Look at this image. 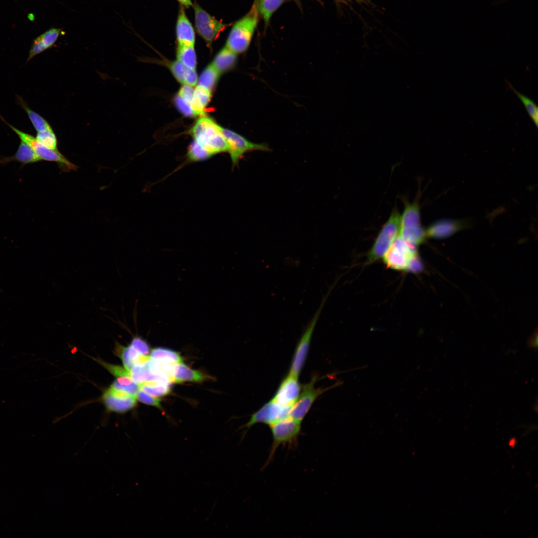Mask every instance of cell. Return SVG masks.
Returning <instances> with one entry per match:
<instances>
[{
  "instance_id": "obj_1",
  "label": "cell",
  "mask_w": 538,
  "mask_h": 538,
  "mask_svg": "<svg viewBox=\"0 0 538 538\" xmlns=\"http://www.w3.org/2000/svg\"><path fill=\"white\" fill-rule=\"evenodd\" d=\"M189 133L194 140L213 155L228 152V146L219 128V125L211 119L202 116L196 121Z\"/></svg>"
},
{
  "instance_id": "obj_2",
  "label": "cell",
  "mask_w": 538,
  "mask_h": 538,
  "mask_svg": "<svg viewBox=\"0 0 538 538\" xmlns=\"http://www.w3.org/2000/svg\"><path fill=\"white\" fill-rule=\"evenodd\" d=\"M259 10L257 0L250 11L232 26L225 46L237 54L248 48L257 26Z\"/></svg>"
},
{
  "instance_id": "obj_3",
  "label": "cell",
  "mask_w": 538,
  "mask_h": 538,
  "mask_svg": "<svg viewBox=\"0 0 538 538\" xmlns=\"http://www.w3.org/2000/svg\"><path fill=\"white\" fill-rule=\"evenodd\" d=\"M400 230V215L394 210L380 230L367 254V263L371 264L383 258L398 237Z\"/></svg>"
},
{
  "instance_id": "obj_4",
  "label": "cell",
  "mask_w": 538,
  "mask_h": 538,
  "mask_svg": "<svg viewBox=\"0 0 538 538\" xmlns=\"http://www.w3.org/2000/svg\"><path fill=\"white\" fill-rule=\"evenodd\" d=\"M0 118L13 130L21 140L25 142L32 148L41 161L44 160L56 162L59 165V168L63 171L68 172L77 169L78 166L70 162L58 149L53 150L46 147L39 142L36 137L19 130L8 123L0 115Z\"/></svg>"
},
{
  "instance_id": "obj_5",
  "label": "cell",
  "mask_w": 538,
  "mask_h": 538,
  "mask_svg": "<svg viewBox=\"0 0 538 538\" xmlns=\"http://www.w3.org/2000/svg\"><path fill=\"white\" fill-rule=\"evenodd\" d=\"M219 128L225 138L232 167L237 166L244 154L252 151H269L270 149L265 143L251 142L232 130L223 128L219 125Z\"/></svg>"
},
{
  "instance_id": "obj_6",
  "label": "cell",
  "mask_w": 538,
  "mask_h": 538,
  "mask_svg": "<svg viewBox=\"0 0 538 538\" xmlns=\"http://www.w3.org/2000/svg\"><path fill=\"white\" fill-rule=\"evenodd\" d=\"M192 6L194 12L196 30L205 41L207 46L211 47L213 41L229 25L211 15L196 1L193 3Z\"/></svg>"
},
{
  "instance_id": "obj_7",
  "label": "cell",
  "mask_w": 538,
  "mask_h": 538,
  "mask_svg": "<svg viewBox=\"0 0 538 538\" xmlns=\"http://www.w3.org/2000/svg\"><path fill=\"white\" fill-rule=\"evenodd\" d=\"M327 298V294L322 299L319 307L300 338L295 350L289 373L297 376L300 375L307 357L314 330Z\"/></svg>"
},
{
  "instance_id": "obj_8",
  "label": "cell",
  "mask_w": 538,
  "mask_h": 538,
  "mask_svg": "<svg viewBox=\"0 0 538 538\" xmlns=\"http://www.w3.org/2000/svg\"><path fill=\"white\" fill-rule=\"evenodd\" d=\"M417 254L416 246L398 237L382 258L388 267L406 271L410 261Z\"/></svg>"
},
{
  "instance_id": "obj_9",
  "label": "cell",
  "mask_w": 538,
  "mask_h": 538,
  "mask_svg": "<svg viewBox=\"0 0 538 538\" xmlns=\"http://www.w3.org/2000/svg\"><path fill=\"white\" fill-rule=\"evenodd\" d=\"M301 422L289 416L270 425L273 443L265 466L273 459L277 449L282 444L294 443L300 432Z\"/></svg>"
},
{
  "instance_id": "obj_10",
  "label": "cell",
  "mask_w": 538,
  "mask_h": 538,
  "mask_svg": "<svg viewBox=\"0 0 538 538\" xmlns=\"http://www.w3.org/2000/svg\"><path fill=\"white\" fill-rule=\"evenodd\" d=\"M291 407L282 405L271 399L252 414L244 427L250 428L257 423L270 426L289 417Z\"/></svg>"
},
{
  "instance_id": "obj_11",
  "label": "cell",
  "mask_w": 538,
  "mask_h": 538,
  "mask_svg": "<svg viewBox=\"0 0 538 538\" xmlns=\"http://www.w3.org/2000/svg\"><path fill=\"white\" fill-rule=\"evenodd\" d=\"M316 377L302 387L301 391L296 402L292 406L289 417L301 422L306 415L316 399L323 392V390L314 387Z\"/></svg>"
},
{
  "instance_id": "obj_12",
  "label": "cell",
  "mask_w": 538,
  "mask_h": 538,
  "mask_svg": "<svg viewBox=\"0 0 538 538\" xmlns=\"http://www.w3.org/2000/svg\"><path fill=\"white\" fill-rule=\"evenodd\" d=\"M102 399L108 410L118 413L132 409L137 402L136 396L111 386L104 392Z\"/></svg>"
},
{
  "instance_id": "obj_13",
  "label": "cell",
  "mask_w": 538,
  "mask_h": 538,
  "mask_svg": "<svg viewBox=\"0 0 538 538\" xmlns=\"http://www.w3.org/2000/svg\"><path fill=\"white\" fill-rule=\"evenodd\" d=\"M301 389L298 376L289 373L280 383L272 400L282 405L292 407L298 399Z\"/></svg>"
},
{
  "instance_id": "obj_14",
  "label": "cell",
  "mask_w": 538,
  "mask_h": 538,
  "mask_svg": "<svg viewBox=\"0 0 538 538\" xmlns=\"http://www.w3.org/2000/svg\"><path fill=\"white\" fill-rule=\"evenodd\" d=\"M466 221L441 220L430 225L425 230L426 237L436 239L447 238L467 226Z\"/></svg>"
},
{
  "instance_id": "obj_15",
  "label": "cell",
  "mask_w": 538,
  "mask_h": 538,
  "mask_svg": "<svg viewBox=\"0 0 538 538\" xmlns=\"http://www.w3.org/2000/svg\"><path fill=\"white\" fill-rule=\"evenodd\" d=\"M178 44L194 45L195 33L194 29L188 19L185 8L180 5L175 27Z\"/></svg>"
},
{
  "instance_id": "obj_16",
  "label": "cell",
  "mask_w": 538,
  "mask_h": 538,
  "mask_svg": "<svg viewBox=\"0 0 538 538\" xmlns=\"http://www.w3.org/2000/svg\"><path fill=\"white\" fill-rule=\"evenodd\" d=\"M207 376L201 372L192 369L182 362L174 364L170 377L171 382L182 383L185 381L200 382Z\"/></svg>"
},
{
  "instance_id": "obj_17",
  "label": "cell",
  "mask_w": 538,
  "mask_h": 538,
  "mask_svg": "<svg viewBox=\"0 0 538 538\" xmlns=\"http://www.w3.org/2000/svg\"><path fill=\"white\" fill-rule=\"evenodd\" d=\"M40 161L32 148L25 142L21 140L15 154L12 156L2 157L0 159V163L5 164L16 161L20 163L22 166H23Z\"/></svg>"
},
{
  "instance_id": "obj_18",
  "label": "cell",
  "mask_w": 538,
  "mask_h": 538,
  "mask_svg": "<svg viewBox=\"0 0 538 538\" xmlns=\"http://www.w3.org/2000/svg\"><path fill=\"white\" fill-rule=\"evenodd\" d=\"M169 68L176 79L183 85L194 87L197 83L195 69L189 68L177 60L170 62Z\"/></svg>"
},
{
  "instance_id": "obj_19",
  "label": "cell",
  "mask_w": 538,
  "mask_h": 538,
  "mask_svg": "<svg viewBox=\"0 0 538 538\" xmlns=\"http://www.w3.org/2000/svg\"><path fill=\"white\" fill-rule=\"evenodd\" d=\"M237 60V54L225 46L216 54L211 64L221 74L233 68Z\"/></svg>"
},
{
  "instance_id": "obj_20",
  "label": "cell",
  "mask_w": 538,
  "mask_h": 538,
  "mask_svg": "<svg viewBox=\"0 0 538 538\" xmlns=\"http://www.w3.org/2000/svg\"><path fill=\"white\" fill-rule=\"evenodd\" d=\"M211 96V92L201 86L197 85L194 88L190 104L197 116L205 115L204 109L210 101Z\"/></svg>"
},
{
  "instance_id": "obj_21",
  "label": "cell",
  "mask_w": 538,
  "mask_h": 538,
  "mask_svg": "<svg viewBox=\"0 0 538 538\" xmlns=\"http://www.w3.org/2000/svg\"><path fill=\"white\" fill-rule=\"evenodd\" d=\"M420 225V215L418 203L414 202L405 204L400 215V228Z\"/></svg>"
},
{
  "instance_id": "obj_22",
  "label": "cell",
  "mask_w": 538,
  "mask_h": 538,
  "mask_svg": "<svg viewBox=\"0 0 538 538\" xmlns=\"http://www.w3.org/2000/svg\"><path fill=\"white\" fill-rule=\"evenodd\" d=\"M398 237L416 247L422 244L426 238L425 230L421 225L400 228Z\"/></svg>"
},
{
  "instance_id": "obj_23",
  "label": "cell",
  "mask_w": 538,
  "mask_h": 538,
  "mask_svg": "<svg viewBox=\"0 0 538 538\" xmlns=\"http://www.w3.org/2000/svg\"><path fill=\"white\" fill-rule=\"evenodd\" d=\"M151 359L159 364H175L183 362L179 353L165 348H156L151 351Z\"/></svg>"
},
{
  "instance_id": "obj_24",
  "label": "cell",
  "mask_w": 538,
  "mask_h": 538,
  "mask_svg": "<svg viewBox=\"0 0 538 538\" xmlns=\"http://www.w3.org/2000/svg\"><path fill=\"white\" fill-rule=\"evenodd\" d=\"M176 57L178 61L186 66L196 68V56L194 45L177 44Z\"/></svg>"
},
{
  "instance_id": "obj_25",
  "label": "cell",
  "mask_w": 538,
  "mask_h": 538,
  "mask_svg": "<svg viewBox=\"0 0 538 538\" xmlns=\"http://www.w3.org/2000/svg\"><path fill=\"white\" fill-rule=\"evenodd\" d=\"M221 74L210 63L202 71L197 81V85L201 86L211 92L214 88Z\"/></svg>"
},
{
  "instance_id": "obj_26",
  "label": "cell",
  "mask_w": 538,
  "mask_h": 538,
  "mask_svg": "<svg viewBox=\"0 0 538 538\" xmlns=\"http://www.w3.org/2000/svg\"><path fill=\"white\" fill-rule=\"evenodd\" d=\"M139 385L140 389L156 397L167 395L171 391L170 384L163 382L149 381Z\"/></svg>"
},
{
  "instance_id": "obj_27",
  "label": "cell",
  "mask_w": 538,
  "mask_h": 538,
  "mask_svg": "<svg viewBox=\"0 0 538 538\" xmlns=\"http://www.w3.org/2000/svg\"><path fill=\"white\" fill-rule=\"evenodd\" d=\"M508 88H510L513 92L516 94V95L519 98L520 101L524 105L529 117L535 124L537 128L538 127V107L537 105L531 99L525 96L523 94H521L518 91H517L511 84L507 80H506Z\"/></svg>"
},
{
  "instance_id": "obj_28",
  "label": "cell",
  "mask_w": 538,
  "mask_h": 538,
  "mask_svg": "<svg viewBox=\"0 0 538 538\" xmlns=\"http://www.w3.org/2000/svg\"><path fill=\"white\" fill-rule=\"evenodd\" d=\"M213 154L194 140L187 149L186 159L189 162L202 161L211 158Z\"/></svg>"
},
{
  "instance_id": "obj_29",
  "label": "cell",
  "mask_w": 538,
  "mask_h": 538,
  "mask_svg": "<svg viewBox=\"0 0 538 538\" xmlns=\"http://www.w3.org/2000/svg\"><path fill=\"white\" fill-rule=\"evenodd\" d=\"M18 100L27 114L30 120L37 132L52 129L48 122L40 115L30 109L20 97H18Z\"/></svg>"
},
{
  "instance_id": "obj_30",
  "label": "cell",
  "mask_w": 538,
  "mask_h": 538,
  "mask_svg": "<svg viewBox=\"0 0 538 538\" xmlns=\"http://www.w3.org/2000/svg\"><path fill=\"white\" fill-rule=\"evenodd\" d=\"M117 354L121 359L124 367L130 370L134 366V361L141 354L130 344L127 347L119 345L116 347Z\"/></svg>"
},
{
  "instance_id": "obj_31",
  "label": "cell",
  "mask_w": 538,
  "mask_h": 538,
  "mask_svg": "<svg viewBox=\"0 0 538 538\" xmlns=\"http://www.w3.org/2000/svg\"><path fill=\"white\" fill-rule=\"evenodd\" d=\"M284 0H257L259 12L265 21L268 22L274 12Z\"/></svg>"
},
{
  "instance_id": "obj_32",
  "label": "cell",
  "mask_w": 538,
  "mask_h": 538,
  "mask_svg": "<svg viewBox=\"0 0 538 538\" xmlns=\"http://www.w3.org/2000/svg\"><path fill=\"white\" fill-rule=\"evenodd\" d=\"M36 138L46 147L57 150V140L52 129L37 132Z\"/></svg>"
},
{
  "instance_id": "obj_33",
  "label": "cell",
  "mask_w": 538,
  "mask_h": 538,
  "mask_svg": "<svg viewBox=\"0 0 538 538\" xmlns=\"http://www.w3.org/2000/svg\"><path fill=\"white\" fill-rule=\"evenodd\" d=\"M63 34L64 31L62 28H51L39 36L49 49L55 44L59 37Z\"/></svg>"
},
{
  "instance_id": "obj_34",
  "label": "cell",
  "mask_w": 538,
  "mask_h": 538,
  "mask_svg": "<svg viewBox=\"0 0 538 538\" xmlns=\"http://www.w3.org/2000/svg\"><path fill=\"white\" fill-rule=\"evenodd\" d=\"M174 102L176 107L184 116L187 117H195L197 114L192 109L189 102L183 99L179 95H177L174 98Z\"/></svg>"
},
{
  "instance_id": "obj_35",
  "label": "cell",
  "mask_w": 538,
  "mask_h": 538,
  "mask_svg": "<svg viewBox=\"0 0 538 538\" xmlns=\"http://www.w3.org/2000/svg\"><path fill=\"white\" fill-rule=\"evenodd\" d=\"M136 398L144 404L161 408L160 398L150 395L141 389L137 393Z\"/></svg>"
},
{
  "instance_id": "obj_36",
  "label": "cell",
  "mask_w": 538,
  "mask_h": 538,
  "mask_svg": "<svg viewBox=\"0 0 538 538\" xmlns=\"http://www.w3.org/2000/svg\"><path fill=\"white\" fill-rule=\"evenodd\" d=\"M98 363L101 364L116 378H119L125 376H130V370L126 369L124 367H121L117 365L107 363L100 359L96 360Z\"/></svg>"
},
{
  "instance_id": "obj_37",
  "label": "cell",
  "mask_w": 538,
  "mask_h": 538,
  "mask_svg": "<svg viewBox=\"0 0 538 538\" xmlns=\"http://www.w3.org/2000/svg\"><path fill=\"white\" fill-rule=\"evenodd\" d=\"M130 345L141 354L147 355L150 352V348L148 343L140 337H134Z\"/></svg>"
},
{
  "instance_id": "obj_38",
  "label": "cell",
  "mask_w": 538,
  "mask_h": 538,
  "mask_svg": "<svg viewBox=\"0 0 538 538\" xmlns=\"http://www.w3.org/2000/svg\"><path fill=\"white\" fill-rule=\"evenodd\" d=\"M47 49V47L45 45L40 37L38 36L33 41L29 51L27 61H29L35 56L42 53Z\"/></svg>"
},
{
  "instance_id": "obj_39",
  "label": "cell",
  "mask_w": 538,
  "mask_h": 538,
  "mask_svg": "<svg viewBox=\"0 0 538 538\" xmlns=\"http://www.w3.org/2000/svg\"><path fill=\"white\" fill-rule=\"evenodd\" d=\"M111 386L115 389L125 391L135 396H136L137 393L140 389L139 385L135 382H133L129 385H123L119 384L116 380L113 382Z\"/></svg>"
},
{
  "instance_id": "obj_40",
  "label": "cell",
  "mask_w": 538,
  "mask_h": 538,
  "mask_svg": "<svg viewBox=\"0 0 538 538\" xmlns=\"http://www.w3.org/2000/svg\"><path fill=\"white\" fill-rule=\"evenodd\" d=\"M423 268L422 262L417 254L410 261L406 271L418 273L421 272Z\"/></svg>"
},
{
  "instance_id": "obj_41",
  "label": "cell",
  "mask_w": 538,
  "mask_h": 538,
  "mask_svg": "<svg viewBox=\"0 0 538 538\" xmlns=\"http://www.w3.org/2000/svg\"><path fill=\"white\" fill-rule=\"evenodd\" d=\"M194 91V87L188 85H183L180 89L178 95L190 103L193 96Z\"/></svg>"
},
{
  "instance_id": "obj_42",
  "label": "cell",
  "mask_w": 538,
  "mask_h": 538,
  "mask_svg": "<svg viewBox=\"0 0 538 538\" xmlns=\"http://www.w3.org/2000/svg\"><path fill=\"white\" fill-rule=\"evenodd\" d=\"M527 345L529 348H533L535 351L538 350V332L537 329L534 331L529 338Z\"/></svg>"
},
{
  "instance_id": "obj_43",
  "label": "cell",
  "mask_w": 538,
  "mask_h": 538,
  "mask_svg": "<svg viewBox=\"0 0 538 538\" xmlns=\"http://www.w3.org/2000/svg\"><path fill=\"white\" fill-rule=\"evenodd\" d=\"M184 8H189L192 6L193 3L191 0H176Z\"/></svg>"
}]
</instances>
